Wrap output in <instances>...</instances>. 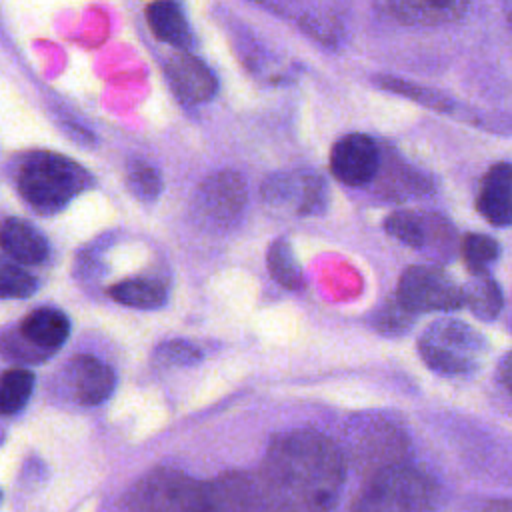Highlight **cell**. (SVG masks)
<instances>
[{
	"instance_id": "obj_1",
	"label": "cell",
	"mask_w": 512,
	"mask_h": 512,
	"mask_svg": "<svg viewBox=\"0 0 512 512\" xmlns=\"http://www.w3.org/2000/svg\"><path fill=\"white\" fill-rule=\"evenodd\" d=\"M258 478L266 508L326 510L342 492L346 462L322 432L292 430L270 442Z\"/></svg>"
},
{
	"instance_id": "obj_2",
	"label": "cell",
	"mask_w": 512,
	"mask_h": 512,
	"mask_svg": "<svg viewBox=\"0 0 512 512\" xmlns=\"http://www.w3.org/2000/svg\"><path fill=\"white\" fill-rule=\"evenodd\" d=\"M14 182L30 208L40 214H54L90 186V174L62 154L38 150L18 162Z\"/></svg>"
},
{
	"instance_id": "obj_3",
	"label": "cell",
	"mask_w": 512,
	"mask_h": 512,
	"mask_svg": "<svg viewBox=\"0 0 512 512\" xmlns=\"http://www.w3.org/2000/svg\"><path fill=\"white\" fill-rule=\"evenodd\" d=\"M418 350L430 370L442 376H464L482 364L488 344L470 324L442 318L422 332Z\"/></svg>"
},
{
	"instance_id": "obj_4",
	"label": "cell",
	"mask_w": 512,
	"mask_h": 512,
	"mask_svg": "<svg viewBox=\"0 0 512 512\" xmlns=\"http://www.w3.org/2000/svg\"><path fill=\"white\" fill-rule=\"evenodd\" d=\"M434 486L418 470L390 464L374 474L360 492L358 510H426L434 506Z\"/></svg>"
},
{
	"instance_id": "obj_5",
	"label": "cell",
	"mask_w": 512,
	"mask_h": 512,
	"mask_svg": "<svg viewBox=\"0 0 512 512\" xmlns=\"http://www.w3.org/2000/svg\"><path fill=\"white\" fill-rule=\"evenodd\" d=\"M126 506L132 510H206V484L178 470L160 468L128 492Z\"/></svg>"
},
{
	"instance_id": "obj_6",
	"label": "cell",
	"mask_w": 512,
	"mask_h": 512,
	"mask_svg": "<svg viewBox=\"0 0 512 512\" xmlns=\"http://www.w3.org/2000/svg\"><path fill=\"white\" fill-rule=\"evenodd\" d=\"M70 334L68 316L52 306L32 310L14 334L4 336V352L24 362H40L64 346Z\"/></svg>"
},
{
	"instance_id": "obj_7",
	"label": "cell",
	"mask_w": 512,
	"mask_h": 512,
	"mask_svg": "<svg viewBox=\"0 0 512 512\" xmlns=\"http://www.w3.org/2000/svg\"><path fill=\"white\" fill-rule=\"evenodd\" d=\"M396 296L414 314L452 312L466 304L464 288L434 266H410L400 276Z\"/></svg>"
},
{
	"instance_id": "obj_8",
	"label": "cell",
	"mask_w": 512,
	"mask_h": 512,
	"mask_svg": "<svg viewBox=\"0 0 512 512\" xmlns=\"http://www.w3.org/2000/svg\"><path fill=\"white\" fill-rule=\"evenodd\" d=\"M384 228L402 244L426 250L434 254V258L448 260L454 250V230L450 222L438 214L396 210L384 220Z\"/></svg>"
},
{
	"instance_id": "obj_9",
	"label": "cell",
	"mask_w": 512,
	"mask_h": 512,
	"mask_svg": "<svg viewBox=\"0 0 512 512\" xmlns=\"http://www.w3.org/2000/svg\"><path fill=\"white\" fill-rule=\"evenodd\" d=\"M246 182L240 174L224 170L204 180L196 194L200 218L212 226H228L238 220L246 206Z\"/></svg>"
},
{
	"instance_id": "obj_10",
	"label": "cell",
	"mask_w": 512,
	"mask_h": 512,
	"mask_svg": "<svg viewBox=\"0 0 512 512\" xmlns=\"http://www.w3.org/2000/svg\"><path fill=\"white\" fill-rule=\"evenodd\" d=\"M380 168V150L366 134L342 136L330 152V170L346 186L368 184Z\"/></svg>"
},
{
	"instance_id": "obj_11",
	"label": "cell",
	"mask_w": 512,
	"mask_h": 512,
	"mask_svg": "<svg viewBox=\"0 0 512 512\" xmlns=\"http://www.w3.org/2000/svg\"><path fill=\"white\" fill-rule=\"evenodd\" d=\"M114 386L112 368L92 354H78L64 368V388L80 406L102 404L114 392Z\"/></svg>"
},
{
	"instance_id": "obj_12",
	"label": "cell",
	"mask_w": 512,
	"mask_h": 512,
	"mask_svg": "<svg viewBox=\"0 0 512 512\" xmlns=\"http://www.w3.org/2000/svg\"><path fill=\"white\" fill-rule=\"evenodd\" d=\"M262 196L268 204L294 202L296 212L312 214L324 208L326 186L316 174L270 176L262 188Z\"/></svg>"
},
{
	"instance_id": "obj_13",
	"label": "cell",
	"mask_w": 512,
	"mask_h": 512,
	"mask_svg": "<svg viewBox=\"0 0 512 512\" xmlns=\"http://www.w3.org/2000/svg\"><path fill=\"white\" fill-rule=\"evenodd\" d=\"M166 76L174 92L192 104L210 100L218 90L212 70L200 58L188 52H178L166 62Z\"/></svg>"
},
{
	"instance_id": "obj_14",
	"label": "cell",
	"mask_w": 512,
	"mask_h": 512,
	"mask_svg": "<svg viewBox=\"0 0 512 512\" xmlns=\"http://www.w3.org/2000/svg\"><path fill=\"white\" fill-rule=\"evenodd\" d=\"M476 208L494 226L512 224V162H498L484 174Z\"/></svg>"
},
{
	"instance_id": "obj_15",
	"label": "cell",
	"mask_w": 512,
	"mask_h": 512,
	"mask_svg": "<svg viewBox=\"0 0 512 512\" xmlns=\"http://www.w3.org/2000/svg\"><path fill=\"white\" fill-rule=\"evenodd\" d=\"M266 508L260 478L232 474L206 484V510Z\"/></svg>"
},
{
	"instance_id": "obj_16",
	"label": "cell",
	"mask_w": 512,
	"mask_h": 512,
	"mask_svg": "<svg viewBox=\"0 0 512 512\" xmlns=\"http://www.w3.org/2000/svg\"><path fill=\"white\" fill-rule=\"evenodd\" d=\"M396 18L416 26H442L458 22L468 0H388Z\"/></svg>"
},
{
	"instance_id": "obj_17",
	"label": "cell",
	"mask_w": 512,
	"mask_h": 512,
	"mask_svg": "<svg viewBox=\"0 0 512 512\" xmlns=\"http://www.w3.org/2000/svg\"><path fill=\"white\" fill-rule=\"evenodd\" d=\"M2 250L22 264H42L50 246L44 234L22 218H6L2 224Z\"/></svg>"
},
{
	"instance_id": "obj_18",
	"label": "cell",
	"mask_w": 512,
	"mask_h": 512,
	"mask_svg": "<svg viewBox=\"0 0 512 512\" xmlns=\"http://www.w3.org/2000/svg\"><path fill=\"white\" fill-rule=\"evenodd\" d=\"M148 26L156 38L180 50L192 44V30L186 12L178 0H154L146 8Z\"/></svg>"
},
{
	"instance_id": "obj_19",
	"label": "cell",
	"mask_w": 512,
	"mask_h": 512,
	"mask_svg": "<svg viewBox=\"0 0 512 512\" xmlns=\"http://www.w3.org/2000/svg\"><path fill=\"white\" fill-rule=\"evenodd\" d=\"M108 294L124 304V306H132V308H142V310H154L166 304L168 292L164 288L162 282L154 280V278H128L122 280L118 284H114Z\"/></svg>"
},
{
	"instance_id": "obj_20",
	"label": "cell",
	"mask_w": 512,
	"mask_h": 512,
	"mask_svg": "<svg viewBox=\"0 0 512 512\" xmlns=\"http://www.w3.org/2000/svg\"><path fill=\"white\" fill-rule=\"evenodd\" d=\"M464 298L470 312L486 322L494 320L500 314L504 302L498 282L486 272H478L472 276V280L464 286Z\"/></svg>"
},
{
	"instance_id": "obj_21",
	"label": "cell",
	"mask_w": 512,
	"mask_h": 512,
	"mask_svg": "<svg viewBox=\"0 0 512 512\" xmlns=\"http://www.w3.org/2000/svg\"><path fill=\"white\" fill-rule=\"evenodd\" d=\"M34 390V374L26 368H10L2 374L0 384V412L10 416L22 410Z\"/></svg>"
},
{
	"instance_id": "obj_22",
	"label": "cell",
	"mask_w": 512,
	"mask_h": 512,
	"mask_svg": "<svg viewBox=\"0 0 512 512\" xmlns=\"http://www.w3.org/2000/svg\"><path fill=\"white\" fill-rule=\"evenodd\" d=\"M266 264L270 270V276L284 288L296 290L302 284V268L296 260V254L286 240H276L268 248Z\"/></svg>"
},
{
	"instance_id": "obj_23",
	"label": "cell",
	"mask_w": 512,
	"mask_h": 512,
	"mask_svg": "<svg viewBox=\"0 0 512 512\" xmlns=\"http://www.w3.org/2000/svg\"><path fill=\"white\" fill-rule=\"evenodd\" d=\"M464 264L472 274L486 272L500 254V246L492 236L486 234H466L460 246Z\"/></svg>"
},
{
	"instance_id": "obj_24",
	"label": "cell",
	"mask_w": 512,
	"mask_h": 512,
	"mask_svg": "<svg viewBox=\"0 0 512 512\" xmlns=\"http://www.w3.org/2000/svg\"><path fill=\"white\" fill-rule=\"evenodd\" d=\"M378 84L390 92L412 98V100H416L428 108H434L438 112H450L454 108V102L450 98H446L444 94H440L432 88H426V86H418V84H412V82H406L400 78H390V76L378 78Z\"/></svg>"
},
{
	"instance_id": "obj_25",
	"label": "cell",
	"mask_w": 512,
	"mask_h": 512,
	"mask_svg": "<svg viewBox=\"0 0 512 512\" xmlns=\"http://www.w3.org/2000/svg\"><path fill=\"white\" fill-rule=\"evenodd\" d=\"M126 182L132 194L144 202L156 200L162 190V180L158 170L146 162H132L128 168Z\"/></svg>"
},
{
	"instance_id": "obj_26",
	"label": "cell",
	"mask_w": 512,
	"mask_h": 512,
	"mask_svg": "<svg viewBox=\"0 0 512 512\" xmlns=\"http://www.w3.org/2000/svg\"><path fill=\"white\" fill-rule=\"evenodd\" d=\"M0 288H2V298H28L36 292L38 280L30 272H26L22 266L4 262L0 272Z\"/></svg>"
},
{
	"instance_id": "obj_27",
	"label": "cell",
	"mask_w": 512,
	"mask_h": 512,
	"mask_svg": "<svg viewBox=\"0 0 512 512\" xmlns=\"http://www.w3.org/2000/svg\"><path fill=\"white\" fill-rule=\"evenodd\" d=\"M414 316L416 314L408 310L396 296V300H390L386 306H382L380 314L376 316V326L386 334H402L410 328Z\"/></svg>"
},
{
	"instance_id": "obj_28",
	"label": "cell",
	"mask_w": 512,
	"mask_h": 512,
	"mask_svg": "<svg viewBox=\"0 0 512 512\" xmlns=\"http://www.w3.org/2000/svg\"><path fill=\"white\" fill-rule=\"evenodd\" d=\"M156 356L168 366H190L202 358V352L186 340H170L158 346Z\"/></svg>"
},
{
	"instance_id": "obj_29",
	"label": "cell",
	"mask_w": 512,
	"mask_h": 512,
	"mask_svg": "<svg viewBox=\"0 0 512 512\" xmlns=\"http://www.w3.org/2000/svg\"><path fill=\"white\" fill-rule=\"evenodd\" d=\"M498 376L504 384V388L508 390V394L512 396V352L500 362V368H498Z\"/></svg>"
},
{
	"instance_id": "obj_30",
	"label": "cell",
	"mask_w": 512,
	"mask_h": 512,
	"mask_svg": "<svg viewBox=\"0 0 512 512\" xmlns=\"http://www.w3.org/2000/svg\"><path fill=\"white\" fill-rule=\"evenodd\" d=\"M510 22H512V16H510Z\"/></svg>"
}]
</instances>
